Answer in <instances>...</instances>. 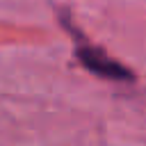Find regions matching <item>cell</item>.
Masks as SVG:
<instances>
[{
	"mask_svg": "<svg viewBox=\"0 0 146 146\" xmlns=\"http://www.w3.org/2000/svg\"><path fill=\"white\" fill-rule=\"evenodd\" d=\"M57 16H59L62 27H64V30L73 36V41H75V57H78V62H80L89 73H94L96 78H103V80L135 82V73H132L125 64H121L119 59H114L110 52H105L100 46L91 43V41L78 30V25L71 21L68 11L57 9Z\"/></svg>",
	"mask_w": 146,
	"mask_h": 146,
	"instance_id": "obj_1",
	"label": "cell"
}]
</instances>
